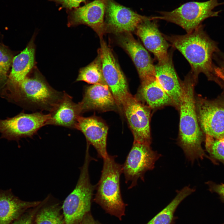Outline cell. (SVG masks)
Instances as JSON below:
<instances>
[{"instance_id":"cell-1","label":"cell","mask_w":224,"mask_h":224,"mask_svg":"<svg viewBox=\"0 0 224 224\" xmlns=\"http://www.w3.org/2000/svg\"><path fill=\"white\" fill-rule=\"evenodd\" d=\"M197 82L189 72L181 80L182 91L179 110V132L177 144L183 150L186 159L191 163L207 157L202 146L203 134L199 125L195 105L194 86Z\"/></svg>"},{"instance_id":"cell-2","label":"cell","mask_w":224,"mask_h":224,"mask_svg":"<svg viewBox=\"0 0 224 224\" xmlns=\"http://www.w3.org/2000/svg\"><path fill=\"white\" fill-rule=\"evenodd\" d=\"M202 24L192 31L183 35H163L174 49L178 50L189 63L190 72L198 82L199 75L203 73L209 80L221 86L214 73L212 58L219 51L217 43L207 35Z\"/></svg>"},{"instance_id":"cell-3","label":"cell","mask_w":224,"mask_h":224,"mask_svg":"<svg viewBox=\"0 0 224 224\" xmlns=\"http://www.w3.org/2000/svg\"><path fill=\"white\" fill-rule=\"evenodd\" d=\"M29 75L16 87L4 94L2 97L27 110L49 112L62 98L64 92L53 88L38 71Z\"/></svg>"},{"instance_id":"cell-4","label":"cell","mask_w":224,"mask_h":224,"mask_svg":"<svg viewBox=\"0 0 224 224\" xmlns=\"http://www.w3.org/2000/svg\"><path fill=\"white\" fill-rule=\"evenodd\" d=\"M116 157L108 154L103 159L101 175L96 185L94 200L107 213L121 220L127 205L123 200L120 188L122 165L115 161Z\"/></svg>"},{"instance_id":"cell-5","label":"cell","mask_w":224,"mask_h":224,"mask_svg":"<svg viewBox=\"0 0 224 224\" xmlns=\"http://www.w3.org/2000/svg\"><path fill=\"white\" fill-rule=\"evenodd\" d=\"M222 4L219 3L217 0L189 2L171 11H160L159 12L160 16H152L151 19L163 20L174 23L189 33L201 25L205 19L217 16L219 12L213 10Z\"/></svg>"},{"instance_id":"cell-6","label":"cell","mask_w":224,"mask_h":224,"mask_svg":"<svg viewBox=\"0 0 224 224\" xmlns=\"http://www.w3.org/2000/svg\"><path fill=\"white\" fill-rule=\"evenodd\" d=\"M161 156V154L152 150L150 145L133 142L122 165L125 182H131L128 189L136 186L139 178L144 182L145 173L154 169L156 161Z\"/></svg>"},{"instance_id":"cell-7","label":"cell","mask_w":224,"mask_h":224,"mask_svg":"<svg viewBox=\"0 0 224 224\" xmlns=\"http://www.w3.org/2000/svg\"><path fill=\"white\" fill-rule=\"evenodd\" d=\"M100 39V47L98 53L101 59L104 78L122 112L123 104L131 94L127 80L112 50L103 38Z\"/></svg>"},{"instance_id":"cell-8","label":"cell","mask_w":224,"mask_h":224,"mask_svg":"<svg viewBox=\"0 0 224 224\" xmlns=\"http://www.w3.org/2000/svg\"><path fill=\"white\" fill-rule=\"evenodd\" d=\"M49 118V114L40 111L31 114L21 112L12 117L0 119V138L18 141L22 138L32 137L47 125Z\"/></svg>"},{"instance_id":"cell-9","label":"cell","mask_w":224,"mask_h":224,"mask_svg":"<svg viewBox=\"0 0 224 224\" xmlns=\"http://www.w3.org/2000/svg\"><path fill=\"white\" fill-rule=\"evenodd\" d=\"M122 110L133 134V142L151 145L152 110L135 96L130 94L124 102Z\"/></svg>"},{"instance_id":"cell-10","label":"cell","mask_w":224,"mask_h":224,"mask_svg":"<svg viewBox=\"0 0 224 224\" xmlns=\"http://www.w3.org/2000/svg\"><path fill=\"white\" fill-rule=\"evenodd\" d=\"M197 116L203 134L216 139L224 138V102L195 96Z\"/></svg>"},{"instance_id":"cell-11","label":"cell","mask_w":224,"mask_h":224,"mask_svg":"<svg viewBox=\"0 0 224 224\" xmlns=\"http://www.w3.org/2000/svg\"><path fill=\"white\" fill-rule=\"evenodd\" d=\"M94 190V187L86 181L77 182L63 204L64 224L80 223L90 210Z\"/></svg>"},{"instance_id":"cell-12","label":"cell","mask_w":224,"mask_h":224,"mask_svg":"<svg viewBox=\"0 0 224 224\" xmlns=\"http://www.w3.org/2000/svg\"><path fill=\"white\" fill-rule=\"evenodd\" d=\"M105 17L106 33L118 35L135 31L141 23L150 16L139 14L114 0H108Z\"/></svg>"},{"instance_id":"cell-13","label":"cell","mask_w":224,"mask_h":224,"mask_svg":"<svg viewBox=\"0 0 224 224\" xmlns=\"http://www.w3.org/2000/svg\"><path fill=\"white\" fill-rule=\"evenodd\" d=\"M108 0H94L84 6L68 10L69 27L83 24L91 28L100 39L106 33L105 17Z\"/></svg>"},{"instance_id":"cell-14","label":"cell","mask_w":224,"mask_h":224,"mask_svg":"<svg viewBox=\"0 0 224 224\" xmlns=\"http://www.w3.org/2000/svg\"><path fill=\"white\" fill-rule=\"evenodd\" d=\"M117 35L118 43L131 58L141 82L155 78V65L146 49L134 38L131 33Z\"/></svg>"},{"instance_id":"cell-15","label":"cell","mask_w":224,"mask_h":224,"mask_svg":"<svg viewBox=\"0 0 224 224\" xmlns=\"http://www.w3.org/2000/svg\"><path fill=\"white\" fill-rule=\"evenodd\" d=\"M151 16L141 23L135 31L145 48L152 53L158 62L166 59L170 44L160 31L156 21Z\"/></svg>"},{"instance_id":"cell-16","label":"cell","mask_w":224,"mask_h":224,"mask_svg":"<svg viewBox=\"0 0 224 224\" xmlns=\"http://www.w3.org/2000/svg\"><path fill=\"white\" fill-rule=\"evenodd\" d=\"M76 129L84 135L86 143L95 148L98 157L103 159L108 155L106 142L108 127L103 119L95 115L86 117L80 116Z\"/></svg>"},{"instance_id":"cell-17","label":"cell","mask_w":224,"mask_h":224,"mask_svg":"<svg viewBox=\"0 0 224 224\" xmlns=\"http://www.w3.org/2000/svg\"><path fill=\"white\" fill-rule=\"evenodd\" d=\"M78 103L82 114L92 110L121 112L109 87L105 84H97L86 87L82 99Z\"/></svg>"},{"instance_id":"cell-18","label":"cell","mask_w":224,"mask_h":224,"mask_svg":"<svg viewBox=\"0 0 224 224\" xmlns=\"http://www.w3.org/2000/svg\"><path fill=\"white\" fill-rule=\"evenodd\" d=\"M35 35L26 48L14 57L6 85L2 92H9L16 87L29 74L35 62Z\"/></svg>"},{"instance_id":"cell-19","label":"cell","mask_w":224,"mask_h":224,"mask_svg":"<svg viewBox=\"0 0 224 224\" xmlns=\"http://www.w3.org/2000/svg\"><path fill=\"white\" fill-rule=\"evenodd\" d=\"M172 51L169 53L167 58L155 65L157 81L171 98L175 108L179 110L182 95L181 80L175 69L172 60Z\"/></svg>"},{"instance_id":"cell-20","label":"cell","mask_w":224,"mask_h":224,"mask_svg":"<svg viewBox=\"0 0 224 224\" xmlns=\"http://www.w3.org/2000/svg\"><path fill=\"white\" fill-rule=\"evenodd\" d=\"M81 114L79 103L74 102L72 97L64 92L62 98L49 112L47 125L76 129Z\"/></svg>"},{"instance_id":"cell-21","label":"cell","mask_w":224,"mask_h":224,"mask_svg":"<svg viewBox=\"0 0 224 224\" xmlns=\"http://www.w3.org/2000/svg\"><path fill=\"white\" fill-rule=\"evenodd\" d=\"M41 201H26L15 196L11 189H0V224H12L27 210Z\"/></svg>"},{"instance_id":"cell-22","label":"cell","mask_w":224,"mask_h":224,"mask_svg":"<svg viewBox=\"0 0 224 224\" xmlns=\"http://www.w3.org/2000/svg\"><path fill=\"white\" fill-rule=\"evenodd\" d=\"M135 96L153 111L167 106L175 107L173 101L156 78L141 82Z\"/></svg>"},{"instance_id":"cell-23","label":"cell","mask_w":224,"mask_h":224,"mask_svg":"<svg viewBox=\"0 0 224 224\" xmlns=\"http://www.w3.org/2000/svg\"><path fill=\"white\" fill-rule=\"evenodd\" d=\"M195 191V189L189 186L177 191L176 196L172 201L146 224H171L174 219V213L178 205Z\"/></svg>"},{"instance_id":"cell-24","label":"cell","mask_w":224,"mask_h":224,"mask_svg":"<svg viewBox=\"0 0 224 224\" xmlns=\"http://www.w3.org/2000/svg\"><path fill=\"white\" fill-rule=\"evenodd\" d=\"M51 197L49 194L41 202V208L36 215L35 224H64L59 204L51 202Z\"/></svg>"},{"instance_id":"cell-25","label":"cell","mask_w":224,"mask_h":224,"mask_svg":"<svg viewBox=\"0 0 224 224\" xmlns=\"http://www.w3.org/2000/svg\"><path fill=\"white\" fill-rule=\"evenodd\" d=\"M82 81L92 85L101 84L107 85L103 75L101 59L98 53L96 58L86 66L79 70L76 82Z\"/></svg>"},{"instance_id":"cell-26","label":"cell","mask_w":224,"mask_h":224,"mask_svg":"<svg viewBox=\"0 0 224 224\" xmlns=\"http://www.w3.org/2000/svg\"><path fill=\"white\" fill-rule=\"evenodd\" d=\"M14 57L8 48L0 43V96L6 85Z\"/></svg>"},{"instance_id":"cell-27","label":"cell","mask_w":224,"mask_h":224,"mask_svg":"<svg viewBox=\"0 0 224 224\" xmlns=\"http://www.w3.org/2000/svg\"><path fill=\"white\" fill-rule=\"evenodd\" d=\"M205 142L206 150L212 162L215 163L216 160L224 165V138L217 139L206 136Z\"/></svg>"},{"instance_id":"cell-28","label":"cell","mask_w":224,"mask_h":224,"mask_svg":"<svg viewBox=\"0 0 224 224\" xmlns=\"http://www.w3.org/2000/svg\"><path fill=\"white\" fill-rule=\"evenodd\" d=\"M214 54L217 62V65L214 66V73L223 87L224 86V54L218 51Z\"/></svg>"},{"instance_id":"cell-29","label":"cell","mask_w":224,"mask_h":224,"mask_svg":"<svg viewBox=\"0 0 224 224\" xmlns=\"http://www.w3.org/2000/svg\"><path fill=\"white\" fill-rule=\"evenodd\" d=\"M61 4L63 7L66 8L68 10L78 7L80 4L85 2L86 0H49Z\"/></svg>"},{"instance_id":"cell-30","label":"cell","mask_w":224,"mask_h":224,"mask_svg":"<svg viewBox=\"0 0 224 224\" xmlns=\"http://www.w3.org/2000/svg\"><path fill=\"white\" fill-rule=\"evenodd\" d=\"M34 214L32 212H25L12 224H33Z\"/></svg>"},{"instance_id":"cell-31","label":"cell","mask_w":224,"mask_h":224,"mask_svg":"<svg viewBox=\"0 0 224 224\" xmlns=\"http://www.w3.org/2000/svg\"><path fill=\"white\" fill-rule=\"evenodd\" d=\"M206 183L211 192L217 193L224 199V184H217L212 181H208Z\"/></svg>"},{"instance_id":"cell-32","label":"cell","mask_w":224,"mask_h":224,"mask_svg":"<svg viewBox=\"0 0 224 224\" xmlns=\"http://www.w3.org/2000/svg\"><path fill=\"white\" fill-rule=\"evenodd\" d=\"M79 224H99L93 219L92 217L87 213Z\"/></svg>"}]
</instances>
